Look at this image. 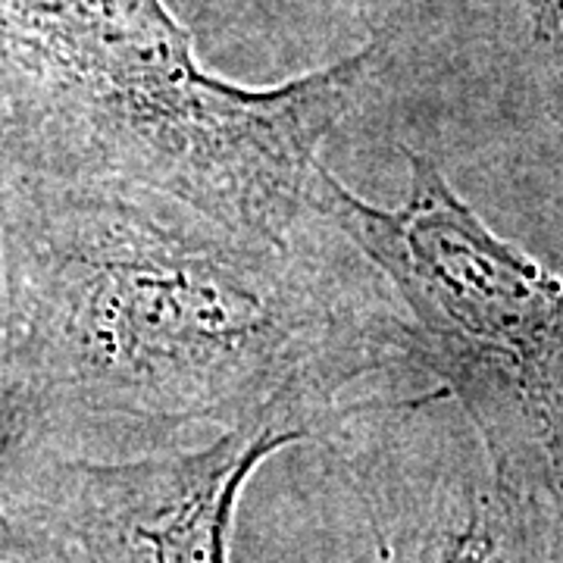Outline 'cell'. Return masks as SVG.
Here are the masks:
<instances>
[{
    "label": "cell",
    "instance_id": "5",
    "mask_svg": "<svg viewBox=\"0 0 563 563\" xmlns=\"http://www.w3.org/2000/svg\"><path fill=\"white\" fill-rule=\"evenodd\" d=\"M307 426L247 422L188 451L41 457L10 476L16 507L57 529L76 563H232L235 510L251 476Z\"/></svg>",
    "mask_w": 563,
    "mask_h": 563
},
{
    "label": "cell",
    "instance_id": "1",
    "mask_svg": "<svg viewBox=\"0 0 563 563\" xmlns=\"http://www.w3.org/2000/svg\"><path fill=\"white\" fill-rule=\"evenodd\" d=\"M0 239L7 479L103 435L285 420L322 442L354 388L422 376L391 288L322 217L273 242L151 191L0 181Z\"/></svg>",
    "mask_w": 563,
    "mask_h": 563
},
{
    "label": "cell",
    "instance_id": "7",
    "mask_svg": "<svg viewBox=\"0 0 563 563\" xmlns=\"http://www.w3.org/2000/svg\"><path fill=\"white\" fill-rule=\"evenodd\" d=\"M3 320H7V282H3V239H0V347H3Z\"/></svg>",
    "mask_w": 563,
    "mask_h": 563
},
{
    "label": "cell",
    "instance_id": "3",
    "mask_svg": "<svg viewBox=\"0 0 563 563\" xmlns=\"http://www.w3.org/2000/svg\"><path fill=\"white\" fill-rule=\"evenodd\" d=\"M401 157L398 207L322 166L313 210L379 269L420 373L473 429L498 495L563 563V279L492 232L429 154Z\"/></svg>",
    "mask_w": 563,
    "mask_h": 563
},
{
    "label": "cell",
    "instance_id": "2",
    "mask_svg": "<svg viewBox=\"0 0 563 563\" xmlns=\"http://www.w3.org/2000/svg\"><path fill=\"white\" fill-rule=\"evenodd\" d=\"M379 51L244 88L203 69L163 0H0V181L151 191L295 242Z\"/></svg>",
    "mask_w": 563,
    "mask_h": 563
},
{
    "label": "cell",
    "instance_id": "4",
    "mask_svg": "<svg viewBox=\"0 0 563 563\" xmlns=\"http://www.w3.org/2000/svg\"><path fill=\"white\" fill-rule=\"evenodd\" d=\"M322 444L366 510L376 563H554L439 385L354 401Z\"/></svg>",
    "mask_w": 563,
    "mask_h": 563
},
{
    "label": "cell",
    "instance_id": "6",
    "mask_svg": "<svg viewBox=\"0 0 563 563\" xmlns=\"http://www.w3.org/2000/svg\"><path fill=\"white\" fill-rule=\"evenodd\" d=\"M0 563H76V558L38 514L0 501Z\"/></svg>",
    "mask_w": 563,
    "mask_h": 563
}]
</instances>
